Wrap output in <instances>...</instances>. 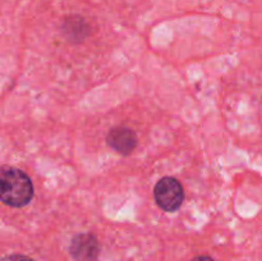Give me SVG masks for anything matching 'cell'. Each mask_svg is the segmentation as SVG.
Here are the masks:
<instances>
[{"instance_id":"obj_1","label":"cell","mask_w":262,"mask_h":261,"mask_svg":"<svg viewBox=\"0 0 262 261\" xmlns=\"http://www.w3.org/2000/svg\"><path fill=\"white\" fill-rule=\"evenodd\" d=\"M0 197L8 206H26L33 197L32 182L25 171L13 166H3L0 176Z\"/></svg>"},{"instance_id":"obj_2","label":"cell","mask_w":262,"mask_h":261,"mask_svg":"<svg viewBox=\"0 0 262 261\" xmlns=\"http://www.w3.org/2000/svg\"><path fill=\"white\" fill-rule=\"evenodd\" d=\"M156 202L164 211H176L182 206L184 191L182 184L171 177H165L156 183L154 189Z\"/></svg>"},{"instance_id":"obj_3","label":"cell","mask_w":262,"mask_h":261,"mask_svg":"<svg viewBox=\"0 0 262 261\" xmlns=\"http://www.w3.org/2000/svg\"><path fill=\"white\" fill-rule=\"evenodd\" d=\"M69 253L74 261H96L100 253L99 241L92 233H79L71 241Z\"/></svg>"},{"instance_id":"obj_4","label":"cell","mask_w":262,"mask_h":261,"mask_svg":"<svg viewBox=\"0 0 262 261\" xmlns=\"http://www.w3.org/2000/svg\"><path fill=\"white\" fill-rule=\"evenodd\" d=\"M107 143L118 153L129 155L137 146V136L130 128L115 127L107 135Z\"/></svg>"},{"instance_id":"obj_5","label":"cell","mask_w":262,"mask_h":261,"mask_svg":"<svg viewBox=\"0 0 262 261\" xmlns=\"http://www.w3.org/2000/svg\"><path fill=\"white\" fill-rule=\"evenodd\" d=\"M2 261H35L33 258L28 257V256L19 255V253H13V255H8L3 257Z\"/></svg>"},{"instance_id":"obj_6","label":"cell","mask_w":262,"mask_h":261,"mask_svg":"<svg viewBox=\"0 0 262 261\" xmlns=\"http://www.w3.org/2000/svg\"><path fill=\"white\" fill-rule=\"evenodd\" d=\"M191 261H215L211 256H206V255H201V256H196L194 258H192Z\"/></svg>"}]
</instances>
